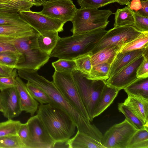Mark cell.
Here are the masks:
<instances>
[{
	"label": "cell",
	"instance_id": "1",
	"mask_svg": "<svg viewBox=\"0 0 148 148\" xmlns=\"http://www.w3.org/2000/svg\"><path fill=\"white\" fill-rule=\"evenodd\" d=\"M37 71L26 69L17 70L18 75L21 78L32 83L44 90L50 98V103L67 113L75 124L78 131L99 140L103 135L99 130L86 119L69 102L53 81H49L39 75Z\"/></svg>",
	"mask_w": 148,
	"mask_h": 148
},
{
	"label": "cell",
	"instance_id": "2",
	"mask_svg": "<svg viewBox=\"0 0 148 148\" xmlns=\"http://www.w3.org/2000/svg\"><path fill=\"white\" fill-rule=\"evenodd\" d=\"M105 29L99 28L69 36L60 37L50 57L73 60L90 53L108 32Z\"/></svg>",
	"mask_w": 148,
	"mask_h": 148
},
{
	"label": "cell",
	"instance_id": "3",
	"mask_svg": "<svg viewBox=\"0 0 148 148\" xmlns=\"http://www.w3.org/2000/svg\"><path fill=\"white\" fill-rule=\"evenodd\" d=\"M37 115L55 142H66L74 134L76 125L68 114L50 103L40 104Z\"/></svg>",
	"mask_w": 148,
	"mask_h": 148
},
{
	"label": "cell",
	"instance_id": "4",
	"mask_svg": "<svg viewBox=\"0 0 148 148\" xmlns=\"http://www.w3.org/2000/svg\"><path fill=\"white\" fill-rule=\"evenodd\" d=\"M39 33L21 38L12 37V42L18 52L23 56L24 60L18 64L15 69L37 70L43 66L48 61L49 56L39 48L38 37Z\"/></svg>",
	"mask_w": 148,
	"mask_h": 148
},
{
	"label": "cell",
	"instance_id": "5",
	"mask_svg": "<svg viewBox=\"0 0 148 148\" xmlns=\"http://www.w3.org/2000/svg\"><path fill=\"white\" fill-rule=\"evenodd\" d=\"M113 14L110 10L77 9L71 21L73 27L71 31L73 35H76L106 28L109 22V17Z\"/></svg>",
	"mask_w": 148,
	"mask_h": 148
},
{
	"label": "cell",
	"instance_id": "6",
	"mask_svg": "<svg viewBox=\"0 0 148 148\" xmlns=\"http://www.w3.org/2000/svg\"><path fill=\"white\" fill-rule=\"evenodd\" d=\"M72 74L90 121H92L95 108L106 84V81L89 79L86 75L78 70L74 71Z\"/></svg>",
	"mask_w": 148,
	"mask_h": 148
},
{
	"label": "cell",
	"instance_id": "7",
	"mask_svg": "<svg viewBox=\"0 0 148 148\" xmlns=\"http://www.w3.org/2000/svg\"><path fill=\"white\" fill-rule=\"evenodd\" d=\"M53 82L69 102L86 119L90 121L71 73L55 71Z\"/></svg>",
	"mask_w": 148,
	"mask_h": 148
},
{
	"label": "cell",
	"instance_id": "8",
	"mask_svg": "<svg viewBox=\"0 0 148 148\" xmlns=\"http://www.w3.org/2000/svg\"><path fill=\"white\" fill-rule=\"evenodd\" d=\"M143 32L133 25L114 27L108 31L90 53L92 55L101 49L112 45L119 46L122 47Z\"/></svg>",
	"mask_w": 148,
	"mask_h": 148
},
{
	"label": "cell",
	"instance_id": "9",
	"mask_svg": "<svg viewBox=\"0 0 148 148\" xmlns=\"http://www.w3.org/2000/svg\"><path fill=\"white\" fill-rule=\"evenodd\" d=\"M137 130L125 118L109 129L100 142L105 148H127L129 141Z\"/></svg>",
	"mask_w": 148,
	"mask_h": 148
},
{
	"label": "cell",
	"instance_id": "10",
	"mask_svg": "<svg viewBox=\"0 0 148 148\" xmlns=\"http://www.w3.org/2000/svg\"><path fill=\"white\" fill-rule=\"evenodd\" d=\"M21 17L40 34L49 31L58 32L64 31L65 23L59 20L31 11L18 12Z\"/></svg>",
	"mask_w": 148,
	"mask_h": 148
},
{
	"label": "cell",
	"instance_id": "11",
	"mask_svg": "<svg viewBox=\"0 0 148 148\" xmlns=\"http://www.w3.org/2000/svg\"><path fill=\"white\" fill-rule=\"evenodd\" d=\"M40 14L58 19L65 23L71 21L77 10L72 0H49L42 4Z\"/></svg>",
	"mask_w": 148,
	"mask_h": 148
},
{
	"label": "cell",
	"instance_id": "12",
	"mask_svg": "<svg viewBox=\"0 0 148 148\" xmlns=\"http://www.w3.org/2000/svg\"><path fill=\"white\" fill-rule=\"evenodd\" d=\"M144 58L143 55L136 58L107 79L106 84L119 90L124 89L138 78L137 70Z\"/></svg>",
	"mask_w": 148,
	"mask_h": 148
},
{
	"label": "cell",
	"instance_id": "13",
	"mask_svg": "<svg viewBox=\"0 0 148 148\" xmlns=\"http://www.w3.org/2000/svg\"><path fill=\"white\" fill-rule=\"evenodd\" d=\"M26 123L29 132L31 148H53L55 142L37 115L32 116Z\"/></svg>",
	"mask_w": 148,
	"mask_h": 148
},
{
	"label": "cell",
	"instance_id": "14",
	"mask_svg": "<svg viewBox=\"0 0 148 148\" xmlns=\"http://www.w3.org/2000/svg\"><path fill=\"white\" fill-rule=\"evenodd\" d=\"M0 99L4 116L8 119L18 116L22 112L16 87L0 91Z\"/></svg>",
	"mask_w": 148,
	"mask_h": 148
},
{
	"label": "cell",
	"instance_id": "15",
	"mask_svg": "<svg viewBox=\"0 0 148 148\" xmlns=\"http://www.w3.org/2000/svg\"><path fill=\"white\" fill-rule=\"evenodd\" d=\"M15 80L22 111L29 114L32 116H34L38 109L39 103L32 97L26 84L21 78L18 75L16 77Z\"/></svg>",
	"mask_w": 148,
	"mask_h": 148
},
{
	"label": "cell",
	"instance_id": "16",
	"mask_svg": "<svg viewBox=\"0 0 148 148\" xmlns=\"http://www.w3.org/2000/svg\"><path fill=\"white\" fill-rule=\"evenodd\" d=\"M148 47L142 49L125 52L119 51L111 64L109 78L119 72L136 58L143 54Z\"/></svg>",
	"mask_w": 148,
	"mask_h": 148
},
{
	"label": "cell",
	"instance_id": "17",
	"mask_svg": "<svg viewBox=\"0 0 148 148\" xmlns=\"http://www.w3.org/2000/svg\"><path fill=\"white\" fill-rule=\"evenodd\" d=\"M123 103L148 125V99L127 94Z\"/></svg>",
	"mask_w": 148,
	"mask_h": 148
},
{
	"label": "cell",
	"instance_id": "18",
	"mask_svg": "<svg viewBox=\"0 0 148 148\" xmlns=\"http://www.w3.org/2000/svg\"><path fill=\"white\" fill-rule=\"evenodd\" d=\"M120 90L105 84L95 108L93 119L101 114L112 103Z\"/></svg>",
	"mask_w": 148,
	"mask_h": 148
},
{
	"label": "cell",
	"instance_id": "19",
	"mask_svg": "<svg viewBox=\"0 0 148 148\" xmlns=\"http://www.w3.org/2000/svg\"><path fill=\"white\" fill-rule=\"evenodd\" d=\"M68 148H105L91 137L77 130L75 136L67 141Z\"/></svg>",
	"mask_w": 148,
	"mask_h": 148
},
{
	"label": "cell",
	"instance_id": "20",
	"mask_svg": "<svg viewBox=\"0 0 148 148\" xmlns=\"http://www.w3.org/2000/svg\"><path fill=\"white\" fill-rule=\"evenodd\" d=\"M121 47L119 46L112 45L106 47L91 55L92 65L103 63L111 64Z\"/></svg>",
	"mask_w": 148,
	"mask_h": 148
},
{
	"label": "cell",
	"instance_id": "21",
	"mask_svg": "<svg viewBox=\"0 0 148 148\" xmlns=\"http://www.w3.org/2000/svg\"><path fill=\"white\" fill-rule=\"evenodd\" d=\"M38 33L31 26L0 25V36L21 38L32 36Z\"/></svg>",
	"mask_w": 148,
	"mask_h": 148
},
{
	"label": "cell",
	"instance_id": "22",
	"mask_svg": "<svg viewBox=\"0 0 148 148\" xmlns=\"http://www.w3.org/2000/svg\"><path fill=\"white\" fill-rule=\"evenodd\" d=\"M33 6L29 0H0V13H18L29 10Z\"/></svg>",
	"mask_w": 148,
	"mask_h": 148
},
{
	"label": "cell",
	"instance_id": "23",
	"mask_svg": "<svg viewBox=\"0 0 148 148\" xmlns=\"http://www.w3.org/2000/svg\"><path fill=\"white\" fill-rule=\"evenodd\" d=\"M58 32L49 31L39 34L38 42L40 49L50 55L56 46L60 38Z\"/></svg>",
	"mask_w": 148,
	"mask_h": 148
},
{
	"label": "cell",
	"instance_id": "24",
	"mask_svg": "<svg viewBox=\"0 0 148 148\" xmlns=\"http://www.w3.org/2000/svg\"><path fill=\"white\" fill-rule=\"evenodd\" d=\"M123 89L127 94L148 99V77L138 78Z\"/></svg>",
	"mask_w": 148,
	"mask_h": 148
},
{
	"label": "cell",
	"instance_id": "25",
	"mask_svg": "<svg viewBox=\"0 0 148 148\" xmlns=\"http://www.w3.org/2000/svg\"><path fill=\"white\" fill-rule=\"evenodd\" d=\"M114 14V27L133 25L135 23L134 11L128 6L117 9Z\"/></svg>",
	"mask_w": 148,
	"mask_h": 148
},
{
	"label": "cell",
	"instance_id": "26",
	"mask_svg": "<svg viewBox=\"0 0 148 148\" xmlns=\"http://www.w3.org/2000/svg\"><path fill=\"white\" fill-rule=\"evenodd\" d=\"M111 64L103 63L92 66L90 73L86 75L90 79L106 81L109 78V73Z\"/></svg>",
	"mask_w": 148,
	"mask_h": 148
},
{
	"label": "cell",
	"instance_id": "27",
	"mask_svg": "<svg viewBox=\"0 0 148 148\" xmlns=\"http://www.w3.org/2000/svg\"><path fill=\"white\" fill-rule=\"evenodd\" d=\"M119 111L123 113L130 122L137 130L143 129H148V125L144 123L123 103L118 105Z\"/></svg>",
	"mask_w": 148,
	"mask_h": 148
},
{
	"label": "cell",
	"instance_id": "28",
	"mask_svg": "<svg viewBox=\"0 0 148 148\" xmlns=\"http://www.w3.org/2000/svg\"><path fill=\"white\" fill-rule=\"evenodd\" d=\"M127 148H148V129L137 130L129 141Z\"/></svg>",
	"mask_w": 148,
	"mask_h": 148
},
{
	"label": "cell",
	"instance_id": "29",
	"mask_svg": "<svg viewBox=\"0 0 148 148\" xmlns=\"http://www.w3.org/2000/svg\"><path fill=\"white\" fill-rule=\"evenodd\" d=\"M24 60L22 54L20 53L10 51L0 52V64L15 69L18 64Z\"/></svg>",
	"mask_w": 148,
	"mask_h": 148
},
{
	"label": "cell",
	"instance_id": "30",
	"mask_svg": "<svg viewBox=\"0 0 148 148\" xmlns=\"http://www.w3.org/2000/svg\"><path fill=\"white\" fill-rule=\"evenodd\" d=\"M0 25H11L24 27L31 26L21 17L18 12L0 13Z\"/></svg>",
	"mask_w": 148,
	"mask_h": 148
},
{
	"label": "cell",
	"instance_id": "31",
	"mask_svg": "<svg viewBox=\"0 0 148 148\" xmlns=\"http://www.w3.org/2000/svg\"><path fill=\"white\" fill-rule=\"evenodd\" d=\"M148 47V32H143L137 38L128 42L120 49L119 51L125 52Z\"/></svg>",
	"mask_w": 148,
	"mask_h": 148
},
{
	"label": "cell",
	"instance_id": "32",
	"mask_svg": "<svg viewBox=\"0 0 148 148\" xmlns=\"http://www.w3.org/2000/svg\"><path fill=\"white\" fill-rule=\"evenodd\" d=\"M26 84L32 97L40 104H46L51 103L49 96L41 88L29 81H27Z\"/></svg>",
	"mask_w": 148,
	"mask_h": 148
},
{
	"label": "cell",
	"instance_id": "33",
	"mask_svg": "<svg viewBox=\"0 0 148 148\" xmlns=\"http://www.w3.org/2000/svg\"><path fill=\"white\" fill-rule=\"evenodd\" d=\"M0 148H26V147L17 134L0 137Z\"/></svg>",
	"mask_w": 148,
	"mask_h": 148
},
{
	"label": "cell",
	"instance_id": "34",
	"mask_svg": "<svg viewBox=\"0 0 148 148\" xmlns=\"http://www.w3.org/2000/svg\"><path fill=\"white\" fill-rule=\"evenodd\" d=\"M52 65L55 71L59 72L72 73L77 70L76 64L73 60L59 59L52 63Z\"/></svg>",
	"mask_w": 148,
	"mask_h": 148
},
{
	"label": "cell",
	"instance_id": "35",
	"mask_svg": "<svg viewBox=\"0 0 148 148\" xmlns=\"http://www.w3.org/2000/svg\"><path fill=\"white\" fill-rule=\"evenodd\" d=\"M21 123L19 121L12 119L0 123V137L17 134Z\"/></svg>",
	"mask_w": 148,
	"mask_h": 148
},
{
	"label": "cell",
	"instance_id": "36",
	"mask_svg": "<svg viewBox=\"0 0 148 148\" xmlns=\"http://www.w3.org/2000/svg\"><path fill=\"white\" fill-rule=\"evenodd\" d=\"M90 53L80 56L73 60L77 70L84 74L88 75L90 72L92 66Z\"/></svg>",
	"mask_w": 148,
	"mask_h": 148
},
{
	"label": "cell",
	"instance_id": "37",
	"mask_svg": "<svg viewBox=\"0 0 148 148\" xmlns=\"http://www.w3.org/2000/svg\"><path fill=\"white\" fill-rule=\"evenodd\" d=\"M77 2L81 8L98 9L109 4L119 3L118 0H77Z\"/></svg>",
	"mask_w": 148,
	"mask_h": 148
},
{
	"label": "cell",
	"instance_id": "38",
	"mask_svg": "<svg viewBox=\"0 0 148 148\" xmlns=\"http://www.w3.org/2000/svg\"><path fill=\"white\" fill-rule=\"evenodd\" d=\"M18 75L17 69H14L9 75L0 76V90L16 87L15 78Z\"/></svg>",
	"mask_w": 148,
	"mask_h": 148
},
{
	"label": "cell",
	"instance_id": "39",
	"mask_svg": "<svg viewBox=\"0 0 148 148\" xmlns=\"http://www.w3.org/2000/svg\"><path fill=\"white\" fill-rule=\"evenodd\" d=\"M134 27L142 32H148V17L141 15L138 11H134Z\"/></svg>",
	"mask_w": 148,
	"mask_h": 148
},
{
	"label": "cell",
	"instance_id": "40",
	"mask_svg": "<svg viewBox=\"0 0 148 148\" xmlns=\"http://www.w3.org/2000/svg\"><path fill=\"white\" fill-rule=\"evenodd\" d=\"M17 134L26 148H31V141L29 132L26 122L21 123Z\"/></svg>",
	"mask_w": 148,
	"mask_h": 148
},
{
	"label": "cell",
	"instance_id": "41",
	"mask_svg": "<svg viewBox=\"0 0 148 148\" xmlns=\"http://www.w3.org/2000/svg\"><path fill=\"white\" fill-rule=\"evenodd\" d=\"M12 37L0 36V52L10 51L20 53L12 43Z\"/></svg>",
	"mask_w": 148,
	"mask_h": 148
},
{
	"label": "cell",
	"instance_id": "42",
	"mask_svg": "<svg viewBox=\"0 0 148 148\" xmlns=\"http://www.w3.org/2000/svg\"><path fill=\"white\" fill-rule=\"evenodd\" d=\"M143 55L144 58L137 70V78L148 77V53Z\"/></svg>",
	"mask_w": 148,
	"mask_h": 148
},
{
	"label": "cell",
	"instance_id": "43",
	"mask_svg": "<svg viewBox=\"0 0 148 148\" xmlns=\"http://www.w3.org/2000/svg\"><path fill=\"white\" fill-rule=\"evenodd\" d=\"M14 68L9 67L0 64V76H7L9 75Z\"/></svg>",
	"mask_w": 148,
	"mask_h": 148
},
{
	"label": "cell",
	"instance_id": "44",
	"mask_svg": "<svg viewBox=\"0 0 148 148\" xmlns=\"http://www.w3.org/2000/svg\"><path fill=\"white\" fill-rule=\"evenodd\" d=\"M141 7L138 11L141 15L148 17V0L141 1Z\"/></svg>",
	"mask_w": 148,
	"mask_h": 148
},
{
	"label": "cell",
	"instance_id": "45",
	"mask_svg": "<svg viewBox=\"0 0 148 148\" xmlns=\"http://www.w3.org/2000/svg\"><path fill=\"white\" fill-rule=\"evenodd\" d=\"M129 7L134 11H138L141 7L140 0H132Z\"/></svg>",
	"mask_w": 148,
	"mask_h": 148
},
{
	"label": "cell",
	"instance_id": "46",
	"mask_svg": "<svg viewBox=\"0 0 148 148\" xmlns=\"http://www.w3.org/2000/svg\"><path fill=\"white\" fill-rule=\"evenodd\" d=\"M67 141L55 142L53 147L54 148H68Z\"/></svg>",
	"mask_w": 148,
	"mask_h": 148
},
{
	"label": "cell",
	"instance_id": "47",
	"mask_svg": "<svg viewBox=\"0 0 148 148\" xmlns=\"http://www.w3.org/2000/svg\"><path fill=\"white\" fill-rule=\"evenodd\" d=\"M32 2L34 4L35 6H41L44 2L43 0H29Z\"/></svg>",
	"mask_w": 148,
	"mask_h": 148
},
{
	"label": "cell",
	"instance_id": "48",
	"mask_svg": "<svg viewBox=\"0 0 148 148\" xmlns=\"http://www.w3.org/2000/svg\"><path fill=\"white\" fill-rule=\"evenodd\" d=\"M119 3L122 5H127V4L125 0H118Z\"/></svg>",
	"mask_w": 148,
	"mask_h": 148
},
{
	"label": "cell",
	"instance_id": "49",
	"mask_svg": "<svg viewBox=\"0 0 148 148\" xmlns=\"http://www.w3.org/2000/svg\"><path fill=\"white\" fill-rule=\"evenodd\" d=\"M125 0L126 3L127 5V6L129 7L130 2L132 1V0ZM147 0H140L141 1H147Z\"/></svg>",
	"mask_w": 148,
	"mask_h": 148
},
{
	"label": "cell",
	"instance_id": "50",
	"mask_svg": "<svg viewBox=\"0 0 148 148\" xmlns=\"http://www.w3.org/2000/svg\"><path fill=\"white\" fill-rule=\"evenodd\" d=\"M0 112L3 113V109L2 107L1 100L0 99Z\"/></svg>",
	"mask_w": 148,
	"mask_h": 148
},
{
	"label": "cell",
	"instance_id": "51",
	"mask_svg": "<svg viewBox=\"0 0 148 148\" xmlns=\"http://www.w3.org/2000/svg\"><path fill=\"white\" fill-rule=\"evenodd\" d=\"M44 1V2L45 1H47V0H43Z\"/></svg>",
	"mask_w": 148,
	"mask_h": 148
}]
</instances>
